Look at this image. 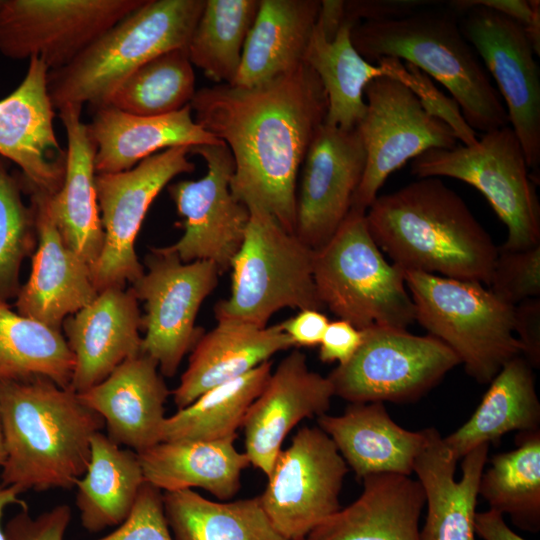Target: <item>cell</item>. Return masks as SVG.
<instances>
[{
    "instance_id": "cell-1",
    "label": "cell",
    "mask_w": 540,
    "mask_h": 540,
    "mask_svg": "<svg viewBox=\"0 0 540 540\" xmlns=\"http://www.w3.org/2000/svg\"><path fill=\"white\" fill-rule=\"evenodd\" d=\"M190 107L196 123L231 152L234 198L295 233L298 173L328 107L317 74L303 63L251 88L204 87Z\"/></svg>"
},
{
    "instance_id": "cell-2",
    "label": "cell",
    "mask_w": 540,
    "mask_h": 540,
    "mask_svg": "<svg viewBox=\"0 0 540 540\" xmlns=\"http://www.w3.org/2000/svg\"><path fill=\"white\" fill-rule=\"evenodd\" d=\"M365 220L377 246L404 272L488 285L498 247L460 195L440 178H417L377 196Z\"/></svg>"
},
{
    "instance_id": "cell-3",
    "label": "cell",
    "mask_w": 540,
    "mask_h": 540,
    "mask_svg": "<svg viewBox=\"0 0 540 540\" xmlns=\"http://www.w3.org/2000/svg\"><path fill=\"white\" fill-rule=\"evenodd\" d=\"M4 486L21 492L71 489L86 471L104 421L78 394L45 377L0 380Z\"/></svg>"
},
{
    "instance_id": "cell-4",
    "label": "cell",
    "mask_w": 540,
    "mask_h": 540,
    "mask_svg": "<svg viewBox=\"0 0 540 540\" xmlns=\"http://www.w3.org/2000/svg\"><path fill=\"white\" fill-rule=\"evenodd\" d=\"M435 6L402 18L359 22L351 29L352 44L370 63L396 58L441 83L475 132L508 126L503 100L463 35L459 15L447 5Z\"/></svg>"
},
{
    "instance_id": "cell-5",
    "label": "cell",
    "mask_w": 540,
    "mask_h": 540,
    "mask_svg": "<svg viewBox=\"0 0 540 540\" xmlns=\"http://www.w3.org/2000/svg\"><path fill=\"white\" fill-rule=\"evenodd\" d=\"M205 0H145L70 64L48 72L54 109L88 103L104 107L136 69L173 49H187Z\"/></svg>"
},
{
    "instance_id": "cell-6",
    "label": "cell",
    "mask_w": 540,
    "mask_h": 540,
    "mask_svg": "<svg viewBox=\"0 0 540 540\" xmlns=\"http://www.w3.org/2000/svg\"><path fill=\"white\" fill-rule=\"evenodd\" d=\"M313 280L323 308L359 330L407 329L415 321L405 272L384 258L365 212L350 209L333 236L314 250Z\"/></svg>"
},
{
    "instance_id": "cell-7",
    "label": "cell",
    "mask_w": 540,
    "mask_h": 540,
    "mask_svg": "<svg viewBox=\"0 0 540 540\" xmlns=\"http://www.w3.org/2000/svg\"><path fill=\"white\" fill-rule=\"evenodd\" d=\"M417 321L448 346L479 384L522 355L513 332V310L481 283L417 271L405 272Z\"/></svg>"
},
{
    "instance_id": "cell-8",
    "label": "cell",
    "mask_w": 540,
    "mask_h": 540,
    "mask_svg": "<svg viewBox=\"0 0 540 540\" xmlns=\"http://www.w3.org/2000/svg\"><path fill=\"white\" fill-rule=\"evenodd\" d=\"M248 210L244 240L229 269L231 291L216 303V320L266 327L285 308L324 309L313 280L314 250L266 211Z\"/></svg>"
},
{
    "instance_id": "cell-9",
    "label": "cell",
    "mask_w": 540,
    "mask_h": 540,
    "mask_svg": "<svg viewBox=\"0 0 540 540\" xmlns=\"http://www.w3.org/2000/svg\"><path fill=\"white\" fill-rule=\"evenodd\" d=\"M417 178L450 177L475 187L487 199L508 236L500 247L521 250L540 244V203L517 136L508 125L484 133L477 143L432 148L412 160Z\"/></svg>"
},
{
    "instance_id": "cell-10",
    "label": "cell",
    "mask_w": 540,
    "mask_h": 540,
    "mask_svg": "<svg viewBox=\"0 0 540 540\" xmlns=\"http://www.w3.org/2000/svg\"><path fill=\"white\" fill-rule=\"evenodd\" d=\"M353 357L327 376L334 396L350 403H409L424 396L460 364L456 354L431 335L371 327Z\"/></svg>"
},
{
    "instance_id": "cell-11",
    "label": "cell",
    "mask_w": 540,
    "mask_h": 540,
    "mask_svg": "<svg viewBox=\"0 0 540 540\" xmlns=\"http://www.w3.org/2000/svg\"><path fill=\"white\" fill-rule=\"evenodd\" d=\"M145 265L147 270L131 285L145 309L141 352L158 363L162 376L172 377L203 334L197 314L220 272L209 261L185 263L167 246L152 248Z\"/></svg>"
},
{
    "instance_id": "cell-12",
    "label": "cell",
    "mask_w": 540,
    "mask_h": 540,
    "mask_svg": "<svg viewBox=\"0 0 540 540\" xmlns=\"http://www.w3.org/2000/svg\"><path fill=\"white\" fill-rule=\"evenodd\" d=\"M190 147L178 146L158 152L128 171L96 174L97 204L104 239L91 269L97 292L125 288L144 273L135 240L154 199L176 176L191 173Z\"/></svg>"
},
{
    "instance_id": "cell-13",
    "label": "cell",
    "mask_w": 540,
    "mask_h": 540,
    "mask_svg": "<svg viewBox=\"0 0 540 540\" xmlns=\"http://www.w3.org/2000/svg\"><path fill=\"white\" fill-rule=\"evenodd\" d=\"M446 5L459 15L463 35L496 80L510 127L538 184L540 73L524 26L472 0H452Z\"/></svg>"
},
{
    "instance_id": "cell-14",
    "label": "cell",
    "mask_w": 540,
    "mask_h": 540,
    "mask_svg": "<svg viewBox=\"0 0 540 540\" xmlns=\"http://www.w3.org/2000/svg\"><path fill=\"white\" fill-rule=\"evenodd\" d=\"M364 95L366 110L356 128L366 164L351 209L366 213L391 173L429 149H451L459 141L453 130L428 114L399 81L376 78L365 87Z\"/></svg>"
},
{
    "instance_id": "cell-15",
    "label": "cell",
    "mask_w": 540,
    "mask_h": 540,
    "mask_svg": "<svg viewBox=\"0 0 540 540\" xmlns=\"http://www.w3.org/2000/svg\"><path fill=\"white\" fill-rule=\"evenodd\" d=\"M145 0H0V53L36 57L49 71L70 64Z\"/></svg>"
},
{
    "instance_id": "cell-16",
    "label": "cell",
    "mask_w": 540,
    "mask_h": 540,
    "mask_svg": "<svg viewBox=\"0 0 540 540\" xmlns=\"http://www.w3.org/2000/svg\"><path fill=\"white\" fill-rule=\"evenodd\" d=\"M349 471L332 439L304 426L281 449L259 496L276 530L288 540L305 539L341 509L339 495Z\"/></svg>"
},
{
    "instance_id": "cell-17",
    "label": "cell",
    "mask_w": 540,
    "mask_h": 540,
    "mask_svg": "<svg viewBox=\"0 0 540 540\" xmlns=\"http://www.w3.org/2000/svg\"><path fill=\"white\" fill-rule=\"evenodd\" d=\"M190 153L204 159L207 173L197 180L168 186L178 214L184 218V232L167 247L185 263L209 261L222 274L230 269L242 245L250 212L231 193L235 166L224 142L190 147Z\"/></svg>"
},
{
    "instance_id": "cell-18",
    "label": "cell",
    "mask_w": 540,
    "mask_h": 540,
    "mask_svg": "<svg viewBox=\"0 0 540 540\" xmlns=\"http://www.w3.org/2000/svg\"><path fill=\"white\" fill-rule=\"evenodd\" d=\"M365 164L356 127L346 130L324 122L318 128L302 164L295 225L297 237L313 250L324 245L348 215Z\"/></svg>"
},
{
    "instance_id": "cell-19",
    "label": "cell",
    "mask_w": 540,
    "mask_h": 540,
    "mask_svg": "<svg viewBox=\"0 0 540 540\" xmlns=\"http://www.w3.org/2000/svg\"><path fill=\"white\" fill-rule=\"evenodd\" d=\"M48 72L41 59L30 58L21 83L0 100V157L21 169L22 190L53 196L62 186L67 155L54 129Z\"/></svg>"
},
{
    "instance_id": "cell-20",
    "label": "cell",
    "mask_w": 540,
    "mask_h": 540,
    "mask_svg": "<svg viewBox=\"0 0 540 540\" xmlns=\"http://www.w3.org/2000/svg\"><path fill=\"white\" fill-rule=\"evenodd\" d=\"M333 396L328 377L310 370L306 355L292 350L272 370L244 418L250 465L268 476L288 433L303 419L326 414Z\"/></svg>"
},
{
    "instance_id": "cell-21",
    "label": "cell",
    "mask_w": 540,
    "mask_h": 540,
    "mask_svg": "<svg viewBox=\"0 0 540 540\" xmlns=\"http://www.w3.org/2000/svg\"><path fill=\"white\" fill-rule=\"evenodd\" d=\"M36 231V250L28 280L15 307L20 315L61 330L64 320L92 302L98 292L91 266L62 238L50 210L51 195L29 191Z\"/></svg>"
},
{
    "instance_id": "cell-22",
    "label": "cell",
    "mask_w": 540,
    "mask_h": 540,
    "mask_svg": "<svg viewBox=\"0 0 540 540\" xmlns=\"http://www.w3.org/2000/svg\"><path fill=\"white\" fill-rule=\"evenodd\" d=\"M138 302L131 287H111L64 320L63 335L74 357L71 390L91 388L123 361L142 353Z\"/></svg>"
},
{
    "instance_id": "cell-23",
    "label": "cell",
    "mask_w": 540,
    "mask_h": 540,
    "mask_svg": "<svg viewBox=\"0 0 540 540\" xmlns=\"http://www.w3.org/2000/svg\"><path fill=\"white\" fill-rule=\"evenodd\" d=\"M158 363L146 354L123 361L103 381L77 393L99 414L107 436L136 453L161 442L165 403L171 394Z\"/></svg>"
},
{
    "instance_id": "cell-24",
    "label": "cell",
    "mask_w": 540,
    "mask_h": 540,
    "mask_svg": "<svg viewBox=\"0 0 540 540\" xmlns=\"http://www.w3.org/2000/svg\"><path fill=\"white\" fill-rule=\"evenodd\" d=\"M489 444L468 452L461 463L462 475L455 479L458 459L434 427L415 460L416 474L424 494L427 514L420 540H476L474 519L478 486L488 460Z\"/></svg>"
},
{
    "instance_id": "cell-25",
    "label": "cell",
    "mask_w": 540,
    "mask_h": 540,
    "mask_svg": "<svg viewBox=\"0 0 540 540\" xmlns=\"http://www.w3.org/2000/svg\"><path fill=\"white\" fill-rule=\"evenodd\" d=\"M358 479L373 474L410 476L428 439V428L399 426L382 402L350 403L340 415L317 417Z\"/></svg>"
},
{
    "instance_id": "cell-26",
    "label": "cell",
    "mask_w": 540,
    "mask_h": 540,
    "mask_svg": "<svg viewBox=\"0 0 540 540\" xmlns=\"http://www.w3.org/2000/svg\"><path fill=\"white\" fill-rule=\"evenodd\" d=\"M294 347L280 323L258 327L237 320H217L191 350L178 386L171 392L178 409L207 390L236 379Z\"/></svg>"
},
{
    "instance_id": "cell-27",
    "label": "cell",
    "mask_w": 540,
    "mask_h": 540,
    "mask_svg": "<svg viewBox=\"0 0 540 540\" xmlns=\"http://www.w3.org/2000/svg\"><path fill=\"white\" fill-rule=\"evenodd\" d=\"M88 126L96 143V174L128 171L159 150L223 142L196 123L190 104L171 114L152 117L104 106L95 110Z\"/></svg>"
},
{
    "instance_id": "cell-28",
    "label": "cell",
    "mask_w": 540,
    "mask_h": 540,
    "mask_svg": "<svg viewBox=\"0 0 540 540\" xmlns=\"http://www.w3.org/2000/svg\"><path fill=\"white\" fill-rule=\"evenodd\" d=\"M360 496L316 526L305 540H420L425 506L420 482L410 476L373 474Z\"/></svg>"
},
{
    "instance_id": "cell-29",
    "label": "cell",
    "mask_w": 540,
    "mask_h": 540,
    "mask_svg": "<svg viewBox=\"0 0 540 540\" xmlns=\"http://www.w3.org/2000/svg\"><path fill=\"white\" fill-rule=\"evenodd\" d=\"M59 111L67 158L64 180L50 198V210L65 243L92 269L104 239L95 187L96 143L81 121L82 106L69 104Z\"/></svg>"
},
{
    "instance_id": "cell-30",
    "label": "cell",
    "mask_w": 540,
    "mask_h": 540,
    "mask_svg": "<svg viewBox=\"0 0 540 540\" xmlns=\"http://www.w3.org/2000/svg\"><path fill=\"white\" fill-rule=\"evenodd\" d=\"M319 9V0H259L233 85L251 88L300 67Z\"/></svg>"
},
{
    "instance_id": "cell-31",
    "label": "cell",
    "mask_w": 540,
    "mask_h": 540,
    "mask_svg": "<svg viewBox=\"0 0 540 540\" xmlns=\"http://www.w3.org/2000/svg\"><path fill=\"white\" fill-rule=\"evenodd\" d=\"M145 482L172 492L193 488L228 501L241 488V475L250 461L233 439L162 441L137 453Z\"/></svg>"
},
{
    "instance_id": "cell-32",
    "label": "cell",
    "mask_w": 540,
    "mask_h": 540,
    "mask_svg": "<svg viewBox=\"0 0 540 540\" xmlns=\"http://www.w3.org/2000/svg\"><path fill=\"white\" fill-rule=\"evenodd\" d=\"M471 417L443 442L459 460L481 444L511 431L540 430V402L531 365L521 355L508 361L489 383Z\"/></svg>"
},
{
    "instance_id": "cell-33",
    "label": "cell",
    "mask_w": 540,
    "mask_h": 540,
    "mask_svg": "<svg viewBox=\"0 0 540 540\" xmlns=\"http://www.w3.org/2000/svg\"><path fill=\"white\" fill-rule=\"evenodd\" d=\"M144 483L137 453L121 448L101 431L95 433L86 471L74 485L83 528L96 533L120 525Z\"/></svg>"
},
{
    "instance_id": "cell-34",
    "label": "cell",
    "mask_w": 540,
    "mask_h": 540,
    "mask_svg": "<svg viewBox=\"0 0 540 540\" xmlns=\"http://www.w3.org/2000/svg\"><path fill=\"white\" fill-rule=\"evenodd\" d=\"M353 24L345 20L332 41L315 24L304 63L319 77L328 107L325 123L342 129L355 128L366 110L365 87L374 79L385 77L380 64L366 61L351 41Z\"/></svg>"
},
{
    "instance_id": "cell-35",
    "label": "cell",
    "mask_w": 540,
    "mask_h": 540,
    "mask_svg": "<svg viewBox=\"0 0 540 540\" xmlns=\"http://www.w3.org/2000/svg\"><path fill=\"white\" fill-rule=\"evenodd\" d=\"M163 507L174 540H288L259 496L218 502L186 489L163 492Z\"/></svg>"
},
{
    "instance_id": "cell-36",
    "label": "cell",
    "mask_w": 540,
    "mask_h": 540,
    "mask_svg": "<svg viewBox=\"0 0 540 540\" xmlns=\"http://www.w3.org/2000/svg\"><path fill=\"white\" fill-rule=\"evenodd\" d=\"M272 361L248 373L217 385L164 420L162 441L235 440L246 413L263 390Z\"/></svg>"
},
{
    "instance_id": "cell-37",
    "label": "cell",
    "mask_w": 540,
    "mask_h": 540,
    "mask_svg": "<svg viewBox=\"0 0 540 540\" xmlns=\"http://www.w3.org/2000/svg\"><path fill=\"white\" fill-rule=\"evenodd\" d=\"M478 495L489 509L507 514L519 528L540 529V430L519 432L516 448L495 454L483 470Z\"/></svg>"
},
{
    "instance_id": "cell-38",
    "label": "cell",
    "mask_w": 540,
    "mask_h": 540,
    "mask_svg": "<svg viewBox=\"0 0 540 540\" xmlns=\"http://www.w3.org/2000/svg\"><path fill=\"white\" fill-rule=\"evenodd\" d=\"M73 369L74 357L61 330L0 301V380L40 376L69 388Z\"/></svg>"
},
{
    "instance_id": "cell-39",
    "label": "cell",
    "mask_w": 540,
    "mask_h": 540,
    "mask_svg": "<svg viewBox=\"0 0 540 540\" xmlns=\"http://www.w3.org/2000/svg\"><path fill=\"white\" fill-rule=\"evenodd\" d=\"M259 0H205L187 45L193 66L216 84L233 85Z\"/></svg>"
},
{
    "instance_id": "cell-40",
    "label": "cell",
    "mask_w": 540,
    "mask_h": 540,
    "mask_svg": "<svg viewBox=\"0 0 540 540\" xmlns=\"http://www.w3.org/2000/svg\"><path fill=\"white\" fill-rule=\"evenodd\" d=\"M195 93V74L187 50L173 49L130 74L106 106L138 116H162L189 105Z\"/></svg>"
},
{
    "instance_id": "cell-41",
    "label": "cell",
    "mask_w": 540,
    "mask_h": 540,
    "mask_svg": "<svg viewBox=\"0 0 540 540\" xmlns=\"http://www.w3.org/2000/svg\"><path fill=\"white\" fill-rule=\"evenodd\" d=\"M20 181L7 170L0 157V301L16 298L24 259L36 246L31 206H26Z\"/></svg>"
},
{
    "instance_id": "cell-42",
    "label": "cell",
    "mask_w": 540,
    "mask_h": 540,
    "mask_svg": "<svg viewBox=\"0 0 540 540\" xmlns=\"http://www.w3.org/2000/svg\"><path fill=\"white\" fill-rule=\"evenodd\" d=\"M376 63L383 66L385 77L405 85L428 114L446 123L463 145L472 146L477 143L476 132L464 119L458 103L442 93L426 73L396 58L384 57Z\"/></svg>"
},
{
    "instance_id": "cell-43",
    "label": "cell",
    "mask_w": 540,
    "mask_h": 540,
    "mask_svg": "<svg viewBox=\"0 0 540 540\" xmlns=\"http://www.w3.org/2000/svg\"><path fill=\"white\" fill-rule=\"evenodd\" d=\"M503 302L515 306L540 296V244L521 250L498 247L488 283Z\"/></svg>"
},
{
    "instance_id": "cell-44",
    "label": "cell",
    "mask_w": 540,
    "mask_h": 540,
    "mask_svg": "<svg viewBox=\"0 0 540 540\" xmlns=\"http://www.w3.org/2000/svg\"><path fill=\"white\" fill-rule=\"evenodd\" d=\"M96 540H174L163 507V492L145 482L128 517Z\"/></svg>"
},
{
    "instance_id": "cell-45",
    "label": "cell",
    "mask_w": 540,
    "mask_h": 540,
    "mask_svg": "<svg viewBox=\"0 0 540 540\" xmlns=\"http://www.w3.org/2000/svg\"><path fill=\"white\" fill-rule=\"evenodd\" d=\"M71 521V508L61 504L37 517L27 507L13 516L5 526L7 540H63Z\"/></svg>"
},
{
    "instance_id": "cell-46",
    "label": "cell",
    "mask_w": 540,
    "mask_h": 540,
    "mask_svg": "<svg viewBox=\"0 0 540 540\" xmlns=\"http://www.w3.org/2000/svg\"><path fill=\"white\" fill-rule=\"evenodd\" d=\"M434 0H356L345 1V20L353 25L408 16L419 9L437 5Z\"/></svg>"
},
{
    "instance_id": "cell-47",
    "label": "cell",
    "mask_w": 540,
    "mask_h": 540,
    "mask_svg": "<svg viewBox=\"0 0 540 540\" xmlns=\"http://www.w3.org/2000/svg\"><path fill=\"white\" fill-rule=\"evenodd\" d=\"M513 332L522 355L532 368L540 365V298H530L514 306Z\"/></svg>"
},
{
    "instance_id": "cell-48",
    "label": "cell",
    "mask_w": 540,
    "mask_h": 540,
    "mask_svg": "<svg viewBox=\"0 0 540 540\" xmlns=\"http://www.w3.org/2000/svg\"><path fill=\"white\" fill-rule=\"evenodd\" d=\"M362 342V332L346 320L329 322L319 344V359L324 363L348 362Z\"/></svg>"
},
{
    "instance_id": "cell-49",
    "label": "cell",
    "mask_w": 540,
    "mask_h": 540,
    "mask_svg": "<svg viewBox=\"0 0 540 540\" xmlns=\"http://www.w3.org/2000/svg\"><path fill=\"white\" fill-rule=\"evenodd\" d=\"M329 322L321 310L305 309L280 324L294 347H313L320 344Z\"/></svg>"
},
{
    "instance_id": "cell-50",
    "label": "cell",
    "mask_w": 540,
    "mask_h": 540,
    "mask_svg": "<svg viewBox=\"0 0 540 540\" xmlns=\"http://www.w3.org/2000/svg\"><path fill=\"white\" fill-rule=\"evenodd\" d=\"M503 516L491 509L476 512L474 519L476 535L483 540H526L506 524Z\"/></svg>"
},
{
    "instance_id": "cell-51",
    "label": "cell",
    "mask_w": 540,
    "mask_h": 540,
    "mask_svg": "<svg viewBox=\"0 0 540 540\" xmlns=\"http://www.w3.org/2000/svg\"><path fill=\"white\" fill-rule=\"evenodd\" d=\"M345 21V1L323 0L320 1V9L317 24L321 28L325 38L332 41Z\"/></svg>"
},
{
    "instance_id": "cell-52",
    "label": "cell",
    "mask_w": 540,
    "mask_h": 540,
    "mask_svg": "<svg viewBox=\"0 0 540 540\" xmlns=\"http://www.w3.org/2000/svg\"><path fill=\"white\" fill-rule=\"evenodd\" d=\"M476 5L497 11L526 27L532 16L529 0H472Z\"/></svg>"
},
{
    "instance_id": "cell-53",
    "label": "cell",
    "mask_w": 540,
    "mask_h": 540,
    "mask_svg": "<svg viewBox=\"0 0 540 540\" xmlns=\"http://www.w3.org/2000/svg\"><path fill=\"white\" fill-rule=\"evenodd\" d=\"M532 16L529 24L524 27L535 55H540V1L529 0Z\"/></svg>"
},
{
    "instance_id": "cell-54",
    "label": "cell",
    "mask_w": 540,
    "mask_h": 540,
    "mask_svg": "<svg viewBox=\"0 0 540 540\" xmlns=\"http://www.w3.org/2000/svg\"><path fill=\"white\" fill-rule=\"evenodd\" d=\"M22 492L14 486H4L0 480V540H7L5 531L1 527V519L4 510L10 505L27 507V504L19 498Z\"/></svg>"
},
{
    "instance_id": "cell-55",
    "label": "cell",
    "mask_w": 540,
    "mask_h": 540,
    "mask_svg": "<svg viewBox=\"0 0 540 540\" xmlns=\"http://www.w3.org/2000/svg\"><path fill=\"white\" fill-rule=\"evenodd\" d=\"M5 460V441H4V432H3V422H2V413L0 407V470Z\"/></svg>"
},
{
    "instance_id": "cell-56",
    "label": "cell",
    "mask_w": 540,
    "mask_h": 540,
    "mask_svg": "<svg viewBox=\"0 0 540 540\" xmlns=\"http://www.w3.org/2000/svg\"><path fill=\"white\" fill-rule=\"evenodd\" d=\"M300 540H305V539H300Z\"/></svg>"
}]
</instances>
